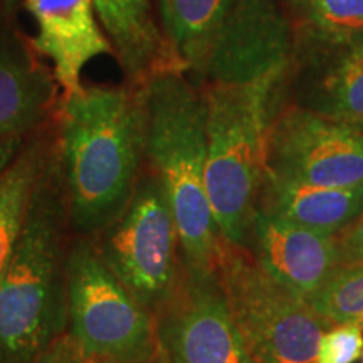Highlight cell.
<instances>
[{"label":"cell","instance_id":"cell-1","mask_svg":"<svg viewBox=\"0 0 363 363\" xmlns=\"http://www.w3.org/2000/svg\"><path fill=\"white\" fill-rule=\"evenodd\" d=\"M54 120L72 234L93 238L125 211L147 167L145 84L81 86L61 94Z\"/></svg>","mask_w":363,"mask_h":363},{"label":"cell","instance_id":"cell-2","mask_svg":"<svg viewBox=\"0 0 363 363\" xmlns=\"http://www.w3.org/2000/svg\"><path fill=\"white\" fill-rule=\"evenodd\" d=\"M72 238L56 142L0 279V363H39L67 331V254Z\"/></svg>","mask_w":363,"mask_h":363},{"label":"cell","instance_id":"cell-3","mask_svg":"<svg viewBox=\"0 0 363 363\" xmlns=\"http://www.w3.org/2000/svg\"><path fill=\"white\" fill-rule=\"evenodd\" d=\"M147 94V169L169 199L179 229L182 261L214 271L220 235L206 192L207 101L202 86L184 71L150 78Z\"/></svg>","mask_w":363,"mask_h":363},{"label":"cell","instance_id":"cell-4","mask_svg":"<svg viewBox=\"0 0 363 363\" xmlns=\"http://www.w3.org/2000/svg\"><path fill=\"white\" fill-rule=\"evenodd\" d=\"M284 76L202 84L207 101L206 192L220 239L247 247L266 170V136Z\"/></svg>","mask_w":363,"mask_h":363},{"label":"cell","instance_id":"cell-5","mask_svg":"<svg viewBox=\"0 0 363 363\" xmlns=\"http://www.w3.org/2000/svg\"><path fill=\"white\" fill-rule=\"evenodd\" d=\"M67 333L93 363H152L158 355L152 311L108 269L88 235H74L67 254Z\"/></svg>","mask_w":363,"mask_h":363},{"label":"cell","instance_id":"cell-6","mask_svg":"<svg viewBox=\"0 0 363 363\" xmlns=\"http://www.w3.org/2000/svg\"><path fill=\"white\" fill-rule=\"evenodd\" d=\"M216 271L256 363H315L328 325L298 294L262 269L246 247L219 240Z\"/></svg>","mask_w":363,"mask_h":363},{"label":"cell","instance_id":"cell-7","mask_svg":"<svg viewBox=\"0 0 363 363\" xmlns=\"http://www.w3.org/2000/svg\"><path fill=\"white\" fill-rule=\"evenodd\" d=\"M93 240L108 269L153 315L175 286L184 261L169 199L147 167L125 211Z\"/></svg>","mask_w":363,"mask_h":363},{"label":"cell","instance_id":"cell-8","mask_svg":"<svg viewBox=\"0 0 363 363\" xmlns=\"http://www.w3.org/2000/svg\"><path fill=\"white\" fill-rule=\"evenodd\" d=\"M266 174L310 185L340 187L363 180V123L335 120L283 103L266 136Z\"/></svg>","mask_w":363,"mask_h":363},{"label":"cell","instance_id":"cell-9","mask_svg":"<svg viewBox=\"0 0 363 363\" xmlns=\"http://www.w3.org/2000/svg\"><path fill=\"white\" fill-rule=\"evenodd\" d=\"M167 363H256L230 315L217 271L182 262L169 296L153 311Z\"/></svg>","mask_w":363,"mask_h":363},{"label":"cell","instance_id":"cell-10","mask_svg":"<svg viewBox=\"0 0 363 363\" xmlns=\"http://www.w3.org/2000/svg\"><path fill=\"white\" fill-rule=\"evenodd\" d=\"M318 115L363 123V30L294 35L289 69L276 96Z\"/></svg>","mask_w":363,"mask_h":363},{"label":"cell","instance_id":"cell-11","mask_svg":"<svg viewBox=\"0 0 363 363\" xmlns=\"http://www.w3.org/2000/svg\"><path fill=\"white\" fill-rule=\"evenodd\" d=\"M293 51L294 30L281 0H233L202 84H246L286 76Z\"/></svg>","mask_w":363,"mask_h":363},{"label":"cell","instance_id":"cell-12","mask_svg":"<svg viewBox=\"0 0 363 363\" xmlns=\"http://www.w3.org/2000/svg\"><path fill=\"white\" fill-rule=\"evenodd\" d=\"M59 88L33 39L13 24V12L0 6V140L48 123L61 99Z\"/></svg>","mask_w":363,"mask_h":363},{"label":"cell","instance_id":"cell-13","mask_svg":"<svg viewBox=\"0 0 363 363\" xmlns=\"http://www.w3.org/2000/svg\"><path fill=\"white\" fill-rule=\"evenodd\" d=\"M247 251L267 274L306 299L338 266L335 235L256 211Z\"/></svg>","mask_w":363,"mask_h":363},{"label":"cell","instance_id":"cell-14","mask_svg":"<svg viewBox=\"0 0 363 363\" xmlns=\"http://www.w3.org/2000/svg\"><path fill=\"white\" fill-rule=\"evenodd\" d=\"M26 7L38 24L34 48L52 61L62 94L83 86L81 72L91 59L113 54V45L96 21L93 0H26Z\"/></svg>","mask_w":363,"mask_h":363},{"label":"cell","instance_id":"cell-15","mask_svg":"<svg viewBox=\"0 0 363 363\" xmlns=\"http://www.w3.org/2000/svg\"><path fill=\"white\" fill-rule=\"evenodd\" d=\"M93 6L126 83L147 84L160 72H185L153 16L150 0H93Z\"/></svg>","mask_w":363,"mask_h":363},{"label":"cell","instance_id":"cell-16","mask_svg":"<svg viewBox=\"0 0 363 363\" xmlns=\"http://www.w3.org/2000/svg\"><path fill=\"white\" fill-rule=\"evenodd\" d=\"M256 211L337 235L363 212V180L326 187L276 179L264 172Z\"/></svg>","mask_w":363,"mask_h":363},{"label":"cell","instance_id":"cell-17","mask_svg":"<svg viewBox=\"0 0 363 363\" xmlns=\"http://www.w3.org/2000/svg\"><path fill=\"white\" fill-rule=\"evenodd\" d=\"M56 142V120L52 116L26 136L19 153L0 175V279L19 242L34 187Z\"/></svg>","mask_w":363,"mask_h":363},{"label":"cell","instance_id":"cell-18","mask_svg":"<svg viewBox=\"0 0 363 363\" xmlns=\"http://www.w3.org/2000/svg\"><path fill=\"white\" fill-rule=\"evenodd\" d=\"M233 0H158L160 26L177 56L201 86Z\"/></svg>","mask_w":363,"mask_h":363},{"label":"cell","instance_id":"cell-19","mask_svg":"<svg viewBox=\"0 0 363 363\" xmlns=\"http://www.w3.org/2000/svg\"><path fill=\"white\" fill-rule=\"evenodd\" d=\"M294 35H347L363 30V0H281Z\"/></svg>","mask_w":363,"mask_h":363},{"label":"cell","instance_id":"cell-20","mask_svg":"<svg viewBox=\"0 0 363 363\" xmlns=\"http://www.w3.org/2000/svg\"><path fill=\"white\" fill-rule=\"evenodd\" d=\"M305 301L328 326L352 323L363 330V264L337 266Z\"/></svg>","mask_w":363,"mask_h":363},{"label":"cell","instance_id":"cell-21","mask_svg":"<svg viewBox=\"0 0 363 363\" xmlns=\"http://www.w3.org/2000/svg\"><path fill=\"white\" fill-rule=\"evenodd\" d=\"M363 353V330L352 323L331 325L321 333L315 363H357Z\"/></svg>","mask_w":363,"mask_h":363},{"label":"cell","instance_id":"cell-22","mask_svg":"<svg viewBox=\"0 0 363 363\" xmlns=\"http://www.w3.org/2000/svg\"><path fill=\"white\" fill-rule=\"evenodd\" d=\"M338 266L363 264V212L335 235Z\"/></svg>","mask_w":363,"mask_h":363},{"label":"cell","instance_id":"cell-23","mask_svg":"<svg viewBox=\"0 0 363 363\" xmlns=\"http://www.w3.org/2000/svg\"><path fill=\"white\" fill-rule=\"evenodd\" d=\"M39 363H93L84 355L83 350L78 347V343L71 338V335H61L48 352L40 357Z\"/></svg>","mask_w":363,"mask_h":363},{"label":"cell","instance_id":"cell-24","mask_svg":"<svg viewBox=\"0 0 363 363\" xmlns=\"http://www.w3.org/2000/svg\"><path fill=\"white\" fill-rule=\"evenodd\" d=\"M26 136H11V138L0 140V175L7 170V167L11 165L13 158L19 153Z\"/></svg>","mask_w":363,"mask_h":363},{"label":"cell","instance_id":"cell-25","mask_svg":"<svg viewBox=\"0 0 363 363\" xmlns=\"http://www.w3.org/2000/svg\"><path fill=\"white\" fill-rule=\"evenodd\" d=\"M0 6L4 9H7L9 12L16 13V6H17V0H0Z\"/></svg>","mask_w":363,"mask_h":363},{"label":"cell","instance_id":"cell-26","mask_svg":"<svg viewBox=\"0 0 363 363\" xmlns=\"http://www.w3.org/2000/svg\"><path fill=\"white\" fill-rule=\"evenodd\" d=\"M152 363H167V360H165V358H163V355H162V353H160V352H158V355H157V358H155V360H153Z\"/></svg>","mask_w":363,"mask_h":363},{"label":"cell","instance_id":"cell-27","mask_svg":"<svg viewBox=\"0 0 363 363\" xmlns=\"http://www.w3.org/2000/svg\"><path fill=\"white\" fill-rule=\"evenodd\" d=\"M362 363H363V353H362Z\"/></svg>","mask_w":363,"mask_h":363}]
</instances>
